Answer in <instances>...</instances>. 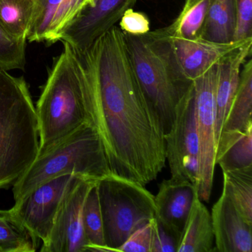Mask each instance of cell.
<instances>
[{"label":"cell","mask_w":252,"mask_h":252,"mask_svg":"<svg viewBox=\"0 0 252 252\" xmlns=\"http://www.w3.org/2000/svg\"><path fill=\"white\" fill-rule=\"evenodd\" d=\"M78 55L88 78L91 122L111 173L150 184L166 163L165 135L137 80L125 33L116 25Z\"/></svg>","instance_id":"obj_1"},{"label":"cell","mask_w":252,"mask_h":252,"mask_svg":"<svg viewBox=\"0 0 252 252\" xmlns=\"http://www.w3.org/2000/svg\"><path fill=\"white\" fill-rule=\"evenodd\" d=\"M50 70L36 104L38 156L49 151L85 124H92L85 67L67 42ZM93 125V124H92Z\"/></svg>","instance_id":"obj_2"},{"label":"cell","mask_w":252,"mask_h":252,"mask_svg":"<svg viewBox=\"0 0 252 252\" xmlns=\"http://www.w3.org/2000/svg\"><path fill=\"white\" fill-rule=\"evenodd\" d=\"M124 33L137 80L165 135L173 123L178 103L191 89L193 81L183 73L170 42L158 30L141 35Z\"/></svg>","instance_id":"obj_3"},{"label":"cell","mask_w":252,"mask_h":252,"mask_svg":"<svg viewBox=\"0 0 252 252\" xmlns=\"http://www.w3.org/2000/svg\"><path fill=\"white\" fill-rule=\"evenodd\" d=\"M39 150V123L29 85L0 70V189L14 185Z\"/></svg>","instance_id":"obj_4"},{"label":"cell","mask_w":252,"mask_h":252,"mask_svg":"<svg viewBox=\"0 0 252 252\" xmlns=\"http://www.w3.org/2000/svg\"><path fill=\"white\" fill-rule=\"evenodd\" d=\"M110 174L96 129L92 124H85L49 151L38 156L13 185L14 199L18 201L38 186L62 175L98 182Z\"/></svg>","instance_id":"obj_5"},{"label":"cell","mask_w":252,"mask_h":252,"mask_svg":"<svg viewBox=\"0 0 252 252\" xmlns=\"http://www.w3.org/2000/svg\"><path fill=\"white\" fill-rule=\"evenodd\" d=\"M107 252L118 249L136 230L156 218L155 196L145 186L118 175L97 182Z\"/></svg>","instance_id":"obj_6"},{"label":"cell","mask_w":252,"mask_h":252,"mask_svg":"<svg viewBox=\"0 0 252 252\" xmlns=\"http://www.w3.org/2000/svg\"><path fill=\"white\" fill-rule=\"evenodd\" d=\"M217 64L193 81L195 126L198 144L196 188L202 201L209 202L213 187L217 138L215 131V85Z\"/></svg>","instance_id":"obj_7"},{"label":"cell","mask_w":252,"mask_h":252,"mask_svg":"<svg viewBox=\"0 0 252 252\" xmlns=\"http://www.w3.org/2000/svg\"><path fill=\"white\" fill-rule=\"evenodd\" d=\"M194 86L178 103L175 119L165 135L166 160L171 177L197 184L198 144L195 126Z\"/></svg>","instance_id":"obj_8"},{"label":"cell","mask_w":252,"mask_h":252,"mask_svg":"<svg viewBox=\"0 0 252 252\" xmlns=\"http://www.w3.org/2000/svg\"><path fill=\"white\" fill-rule=\"evenodd\" d=\"M82 178L64 175L38 186L10 209L33 236L48 241L62 202L69 190Z\"/></svg>","instance_id":"obj_9"},{"label":"cell","mask_w":252,"mask_h":252,"mask_svg":"<svg viewBox=\"0 0 252 252\" xmlns=\"http://www.w3.org/2000/svg\"><path fill=\"white\" fill-rule=\"evenodd\" d=\"M95 183L79 179L69 190L60 205L49 238L42 244L40 252H89L82 214L87 194Z\"/></svg>","instance_id":"obj_10"},{"label":"cell","mask_w":252,"mask_h":252,"mask_svg":"<svg viewBox=\"0 0 252 252\" xmlns=\"http://www.w3.org/2000/svg\"><path fill=\"white\" fill-rule=\"evenodd\" d=\"M137 0H95L87 5L63 31L60 41L67 42L78 54L88 49L95 39L119 23Z\"/></svg>","instance_id":"obj_11"},{"label":"cell","mask_w":252,"mask_h":252,"mask_svg":"<svg viewBox=\"0 0 252 252\" xmlns=\"http://www.w3.org/2000/svg\"><path fill=\"white\" fill-rule=\"evenodd\" d=\"M197 194L195 184L171 177L160 183L157 195L155 196L156 219L178 244Z\"/></svg>","instance_id":"obj_12"},{"label":"cell","mask_w":252,"mask_h":252,"mask_svg":"<svg viewBox=\"0 0 252 252\" xmlns=\"http://www.w3.org/2000/svg\"><path fill=\"white\" fill-rule=\"evenodd\" d=\"M166 38L170 42L181 70L191 81L204 74L222 57L252 39L250 38L231 43H218L201 37L195 39Z\"/></svg>","instance_id":"obj_13"},{"label":"cell","mask_w":252,"mask_h":252,"mask_svg":"<svg viewBox=\"0 0 252 252\" xmlns=\"http://www.w3.org/2000/svg\"><path fill=\"white\" fill-rule=\"evenodd\" d=\"M211 217L214 252H252V224L245 220L223 191L214 204Z\"/></svg>","instance_id":"obj_14"},{"label":"cell","mask_w":252,"mask_h":252,"mask_svg":"<svg viewBox=\"0 0 252 252\" xmlns=\"http://www.w3.org/2000/svg\"><path fill=\"white\" fill-rule=\"evenodd\" d=\"M252 39L217 63L215 85V131L217 143L238 88L242 67L252 54Z\"/></svg>","instance_id":"obj_15"},{"label":"cell","mask_w":252,"mask_h":252,"mask_svg":"<svg viewBox=\"0 0 252 252\" xmlns=\"http://www.w3.org/2000/svg\"><path fill=\"white\" fill-rule=\"evenodd\" d=\"M215 235L210 212L196 195L177 252H211Z\"/></svg>","instance_id":"obj_16"},{"label":"cell","mask_w":252,"mask_h":252,"mask_svg":"<svg viewBox=\"0 0 252 252\" xmlns=\"http://www.w3.org/2000/svg\"><path fill=\"white\" fill-rule=\"evenodd\" d=\"M215 164L222 172L252 168V125L245 131L221 132L217 143Z\"/></svg>","instance_id":"obj_17"},{"label":"cell","mask_w":252,"mask_h":252,"mask_svg":"<svg viewBox=\"0 0 252 252\" xmlns=\"http://www.w3.org/2000/svg\"><path fill=\"white\" fill-rule=\"evenodd\" d=\"M242 67L238 88L221 132L245 131L252 125V60L246 62Z\"/></svg>","instance_id":"obj_18"},{"label":"cell","mask_w":252,"mask_h":252,"mask_svg":"<svg viewBox=\"0 0 252 252\" xmlns=\"http://www.w3.org/2000/svg\"><path fill=\"white\" fill-rule=\"evenodd\" d=\"M234 0H211L200 37L218 43L234 42L235 32Z\"/></svg>","instance_id":"obj_19"},{"label":"cell","mask_w":252,"mask_h":252,"mask_svg":"<svg viewBox=\"0 0 252 252\" xmlns=\"http://www.w3.org/2000/svg\"><path fill=\"white\" fill-rule=\"evenodd\" d=\"M211 0H187L175 21L159 32L166 37H200Z\"/></svg>","instance_id":"obj_20"},{"label":"cell","mask_w":252,"mask_h":252,"mask_svg":"<svg viewBox=\"0 0 252 252\" xmlns=\"http://www.w3.org/2000/svg\"><path fill=\"white\" fill-rule=\"evenodd\" d=\"M40 240L8 210H0V252H35Z\"/></svg>","instance_id":"obj_21"},{"label":"cell","mask_w":252,"mask_h":252,"mask_svg":"<svg viewBox=\"0 0 252 252\" xmlns=\"http://www.w3.org/2000/svg\"><path fill=\"white\" fill-rule=\"evenodd\" d=\"M34 0H0V26L14 39L26 42Z\"/></svg>","instance_id":"obj_22"},{"label":"cell","mask_w":252,"mask_h":252,"mask_svg":"<svg viewBox=\"0 0 252 252\" xmlns=\"http://www.w3.org/2000/svg\"><path fill=\"white\" fill-rule=\"evenodd\" d=\"M222 191L245 220L252 224V168L222 172Z\"/></svg>","instance_id":"obj_23"},{"label":"cell","mask_w":252,"mask_h":252,"mask_svg":"<svg viewBox=\"0 0 252 252\" xmlns=\"http://www.w3.org/2000/svg\"><path fill=\"white\" fill-rule=\"evenodd\" d=\"M82 219L84 232L89 244V252H107L97 182L92 186L87 194L84 203Z\"/></svg>","instance_id":"obj_24"},{"label":"cell","mask_w":252,"mask_h":252,"mask_svg":"<svg viewBox=\"0 0 252 252\" xmlns=\"http://www.w3.org/2000/svg\"><path fill=\"white\" fill-rule=\"evenodd\" d=\"M61 2L62 0H34L28 41L50 43L51 29Z\"/></svg>","instance_id":"obj_25"},{"label":"cell","mask_w":252,"mask_h":252,"mask_svg":"<svg viewBox=\"0 0 252 252\" xmlns=\"http://www.w3.org/2000/svg\"><path fill=\"white\" fill-rule=\"evenodd\" d=\"M26 42L11 37L0 26V70H23Z\"/></svg>","instance_id":"obj_26"},{"label":"cell","mask_w":252,"mask_h":252,"mask_svg":"<svg viewBox=\"0 0 252 252\" xmlns=\"http://www.w3.org/2000/svg\"><path fill=\"white\" fill-rule=\"evenodd\" d=\"M88 4V0H62L51 29L50 43L60 41L63 31Z\"/></svg>","instance_id":"obj_27"},{"label":"cell","mask_w":252,"mask_h":252,"mask_svg":"<svg viewBox=\"0 0 252 252\" xmlns=\"http://www.w3.org/2000/svg\"><path fill=\"white\" fill-rule=\"evenodd\" d=\"M235 32L234 42L252 38V0H234Z\"/></svg>","instance_id":"obj_28"},{"label":"cell","mask_w":252,"mask_h":252,"mask_svg":"<svg viewBox=\"0 0 252 252\" xmlns=\"http://www.w3.org/2000/svg\"><path fill=\"white\" fill-rule=\"evenodd\" d=\"M151 220V221H152ZM141 227L132 233L126 241L118 249L117 252H151L152 222Z\"/></svg>","instance_id":"obj_29"},{"label":"cell","mask_w":252,"mask_h":252,"mask_svg":"<svg viewBox=\"0 0 252 252\" xmlns=\"http://www.w3.org/2000/svg\"><path fill=\"white\" fill-rule=\"evenodd\" d=\"M152 222L151 252H177L178 243L175 237L156 218Z\"/></svg>","instance_id":"obj_30"},{"label":"cell","mask_w":252,"mask_h":252,"mask_svg":"<svg viewBox=\"0 0 252 252\" xmlns=\"http://www.w3.org/2000/svg\"><path fill=\"white\" fill-rule=\"evenodd\" d=\"M119 28L125 33L133 35H141L150 32V21L145 14L127 10L119 23Z\"/></svg>","instance_id":"obj_31"},{"label":"cell","mask_w":252,"mask_h":252,"mask_svg":"<svg viewBox=\"0 0 252 252\" xmlns=\"http://www.w3.org/2000/svg\"><path fill=\"white\" fill-rule=\"evenodd\" d=\"M95 0H88V5H89V6H92V5H94V3H95Z\"/></svg>","instance_id":"obj_32"}]
</instances>
